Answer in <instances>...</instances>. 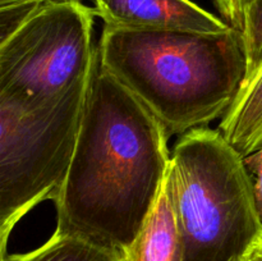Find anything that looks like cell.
<instances>
[{
    "label": "cell",
    "instance_id": "cell-1",
    "mask_svg": "<svg viewBox=\"0 0 262 261\" xmlns=\"http://www.w3.org/2000/svg\"><path fill=\"white\" fill-rule=\"evenodd\" d=\"M169 138L155 115L97 63L71 168L54 200L56 232L124 255L163 189Z\"/></svg>",
    "mask_w": 262,
    "mask_h": 261
},
{
    "label": "cell",
    "instance_id": "cell-2",
    "mask_svg": "<svg viewBox=\"0 0 262 261\" xmlns=\"http://www.w3.org/2000/svg\"><path fill=\"white\" fill-rule=\"evenodd\" d=\"M99 63L161 123L169 137L222 119L246 78L241 31H146L104 26Z\"/></svg>",
    "mask_w": 262,
    "mask_h": 261
},
{
    "label": "cell",
    "instance_id": "cell-3",
    "mask_svg": "<svg viewBox=\"0 0 262 261\" xmlns=\"http://www.w3.org/2000/svg\"><path fill=\"white\" fill-rule=\"evenodd\" d=\"M169 176L182 240V261H248L262 237L245 158L219 129L178 138Z\"/></svg>",
    "mask_w": 262,
    "mask_h": 261
},
{
    "label": "cell",
    "instance_id": "cell-4",
    "mask_svg": "<svg viewBox=\"0 0 262 261\" xmlns=\"http://www.w3.org/2000/svg\"><path fill=\"white\" fill-rule=\"evenodd\" d=\"M92 78L50 99L0 92V258L8 255V238L17 223L58 196L76 151Z\"/></svg>",
    "mask_w": 262,
    "mask_h": 261
},
{
    "label": "cell",
    "instance_id": "cell-5",
    "mask_svg": "<svg viewBox=\"0 0 262 261\" xmlns=\"http://www.w3.org/2000/svg\"><path fill=\"white\" fill-rule=\"evenodd\" d=\"M95 15L79 0L36 5L0 38V92L50 99L91 79L99 63Z\"/></svg>",
    "mask_w": 262,
    "mask_h": 261
},
{
    "label": "cell",
    "instance_id": "cell-6",
    "mask_svg": "<svg viewBox=\"0 0 262 261\" xmlns=\"http://www.w3.org/2000/svg\"><path fill=\"white\" fill-rule=\"evenodd\" d=\"M104 26L146 31L220 33L233 28L192 0H95Z\"/></svg>",
    "mask_w": 262,
    "mask_h": 261
},
{
    "label": "cell",
    "instance_id": "cell-7",
    "mask_svg": "<svg viewBox=\"0 0 262 261\" xmlns=\"http://www.w3.org/2000/svg\"><path fill=\"white\" fill-rule=\"evenodd\" d=\"M125 261H182V240L168 174L155 207L124 253Z\"/></svg>",
    "mask_w": 262,
    "mask_h": 261
},
{
    "label": "cell",
    "instance_id": "cell-8",
    "mask_svg": "<svg viewBox=\"0 0 262 261\" xmlns=\"http://www.w3.org/2000/svg\"><path fill=\"white\" fill-rule=\"evenodd\" d=\"M217 129L247 158L262 146V66L241 87L234 102L220 119Z\"/></svg>",
    "mask_w": 262,
    "mask_h": 261
},
{
    "label": "cell",
    "instance_id": "cell-9",
    "mask_svg": "<svg viewBox=\"0 0 262 261\" xmlns=\"http://www.w3.org/2000/svg\"><path fill=\"white\" fill-rule=\"evenodd\" d=\"M0 261H125V258L118 251L55 230L40 247L26 253L7 255Z\"/></svg>",
    "mask_w": 262,
    "mask_h": 261
},
{
    "label": "cell",
    "instance_id": "cell-10",
    "mask_svg": "<svg viewBox=\"0 0 262 261\" xmlns=\"http://www.w3.org/2000/svg\"><path fill=\"white\" fill-rule=\"evenodd\" d=\"M241 35L247 59L245 84L262 66V0H253L246 9Z\"/></svg>",
    "mask_w": 262,
    "mask_h": 261
},
{
    "label": "cell",
    "instance_id": "cell-11",
    "mask_svg": "<svg viewBox=\"0 0 262 261\" xmlns=\"http://www.w3.org/2000/svg\"><path fill=\"white\" fill-rule=\"evenodd\" d=\"M220 13V17L229 26L241 31L246 9L253 0H212Z\"/></svg>",
    "mask_w": 262,
    "mask_h": 261
},
{
    "label": "cell",
    "instance_id": "cell-12",
    "mask_svg": "<svg viewBox=\"0 0 262 261\" xmlns=\"http://www.w3.org/2000/svg\"><path fill=\"white\" fill-rule=\"evenodd\" d=\"M245 161L252 179L256 206L262 222V146L256 153L245 158Z\"/></svg>",
    "mask_w": 262,
    "mask_h": 261
},
{
    "label": "cell",
    "instance_id": "cell-13",
    "mask_svg": "<svg viewBox=\"0 0 262 261\" xmlns=\"http://www.w3.org/2000/svg\"><path fill=\"white\" fill-rule=\"evenodd\" d=\"M46 2H50V0H0V8L42 4V3H46Z\"/></svg>",
    "mask_w": 262,
    "mask_h": 261
},
{
    "label": "cell",
    "instance_id": "cell-14",
    "mask_svg": "<svg viewBox=\"0 0 262 261\" xmlns=\"http://www.w3.org/2000/svg\"><path fill=\"white\" fill-rule=\"evenodd\" d=\"M248 261H262V237L261 240L258 241L257 245H256V247L253 248Z\"/></svg>",
    "mask_w": 262,
    "mask_h": 261
}]
</instances>
